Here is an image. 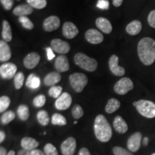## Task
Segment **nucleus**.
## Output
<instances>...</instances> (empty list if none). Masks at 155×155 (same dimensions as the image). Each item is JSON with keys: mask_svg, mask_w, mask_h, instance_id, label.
<instances>
[{"mask_svg": "<svg viewBox=\"0 0 155 155\" xmlns=\"http://www.w3.org/2000/svg\"><path fill=\"white\" fill-rule=\"evenodd\" d=\"M137 52L139 59L145 65H150L155 61V40L144 38L139 42Z\"/></svg>", "mask_w": 155, "mask_h": 155, "instance_id": "1", "label": "nucleus"}, {"mask_svg": "<svg viewBox=\"0 0 155 155\" xmlns=\"http://www.w3.org/2000/svg\"><path fill=\"white\" fill-rule=\"evenodd\" d=\"M94 133L101 142H107L112 137V129L106 118L102 114L96 116L94 121Z\"/></svg>", "mask_w": 155, "mask_h": 155, "instance_id": "2", "label": "nucleus"}, {"mask_svg": "<svg viewBox=\"0 0 155 155\" xmlns=\"http://www.w3.org/2000/svg\"><path fill=\"white\" fill-rule=\"evenodd\" d=\"M74 62L78 66L89 72H94L98 67V63L96 60L82 53L75 54L74 56Z\"/></svg>", "mask_w": 155, "mask_h": 155, "instance_id": "3", "label": "nucleus"}, {"mask_svg": "<svg viewBox=\"0 0 155 155\" xmlns=\"http://www.w3.org/2000/svg\"><path fill=\"white\" fill-rule=\"evenodd\" d=\"M133 105L141 116L148 119L155 117V104L154 102L147 100H139L134 102Z\"/></svg>", "mask_w": 155, "mask_h": 155, "instance_id": "4", "label": "nucleus"}, {"mask_svg": "<svg viewBox=\"0 0 155 155\" xmlns=\"http://www.w3.org/2000/svg\"><path fill=\"white\" fill-rule=\"evenodd\" d=\"M69 81L73 90L77 93H81L88 83V78L83 73H75L70 75Z\"/></svg>", "mask_w": 155, "mask_h": 155, "instance_id": "5", "label": "nucleus"}, {"mask_svg": "<svg viewBox=\"0 0 155 155\" xmlns=\"http://www.w3.org/2000/svg\"><path fill=\"white\" fill-rule=\"evenodd\" d=\"M134 88V83L129 78L124 77L116 82L114 87V91L119 95H125Z\"/></svg>", "mask_w": 155, "mask_h": 155, "instance_id": "6", "label": "nucleus"}, {"mask_svg": "<svg viewBox=\"0 0 155 155\" xmlns=\"http://www.w3.org/2000/svg\"><path fill=\"white\" fill-rule=\"evenodd\" d=\"M17 65L12 63H5L0 66V75L4 79H11L17 74Z\"/></svg>", "mask_w": 155, "mask_h": 155, "instance_id": "7", "label": "nucleus"}, {"mask_svg": "<svg viewBox=\"0 0 155 155\" xmlns=\"http://www.w3.org/2000/svg\"><path fill=\"white\" fill-rule=\"evenodd\" d=\"M51 48L53 50H55L56 53L61 54V55H65L68 53L71 50V46L68 42L63 41L61 39H53L50 42Z\"/></svg>", "mask_w": 155, "mask_h": 155, "instance_id": "8", "label": "nucleus"}, {"mask_svg": "<svg viewBox=\"0 0 155 155\" xmlns=\"http://www.w3.org/2000/svg\"><path fill=\"white\" fill-rule=\"evenodd\" d=\"M110 71L116 76H123L125 74V69L119 65V57L116 55H112L108 61Z\"/></svg>", "mask_w": 155, "mask_h": 155, "instance_id": "9", "label": "nucleus"}, {"mask_svg": "<svg viewBox=\"0 0 155 155\" xmlns=\"http://www.w3.org/2000/svg\"><path fill=\"white\" fill-rule=\"evenodd\" d=\"M61 152L63 155H73L76 150V140L73 137H68L62 143Z\"/></svg>", "mask_w": 155, "mask_h": 155, "instance_id": "10", "label": "nucleus"}, {"mask_svg": "<svg viewBox=\"0 0 155 155\" xmlns=\"http://www.w3.org/2000/svg\"><path fill=\"white\" fill-rule=\"evenodd\" d=\"M72 104V97L68 93H63L55 103V108L58 110H66Z\"/></svg>", "mask_w": 155, "mask_h": 155, "instance_id": "11", "label": "nucleus"}, {"mask_svg": "<svg viewBox=\"0 0 155 155\" xmlns=\"http://www.w3.org/2000/svg\"><path fill=\"white\" fill-rule=\"evenodd\" d=\"M61 25L60 18L57 16H50L44 20L42 24L43 30L46 32H53L59 28Z\"/></svg>", "mask_w": 155, "mask_h": 155, "instance_id": "12", "label": "nucleus"}, {"mask_svg": "<svg viewBox=\"0 0 155 155\" xmlns=\"http://www.w3.org/2000/svg\"><path fill=\"white\" fill-rule=\"evenodd\" d=\"M85 38L90 43L97 45L104 41V35L101 32L96 29H90L85 34Z\"/></svg>", "mask_w": 155, "mask_h": 155, "instance_id": "13", "label": "nucleus"}, {"mask_svg": "<svg viewBox=\"0 0 155 155\" xmlns=\"http://www.w3.org/2000/svg\"><path fill=\"white\" fill-rule=\"evenodd\" d=\"M141 134L136 132L129 137L127 141V147L131 152H136L139 150L141 146Z\"/></svg>", "mask_w": 155, "mask_h": 155, "instance_id": "14", "label": "nucleus"}, {"mask_svg": "<svg viewBox=\"0 0 155 155\" xmlns=\"http://www.w3.org/2000/svg\"><path fill=\"white\" fill-rule=\"evenodd\" d=\"M54 67L58 73L66 72L70 68V64L68 58L63 55L58 56L55 61Z\"/></svg>", "mask_w": 155, "mask_h": 155, "instance_id": "15", "label": "nucleus"}, {"mask_svg": "<svg viewBox=\"0 0 155 155\" xmlns=\"http://www.w3.org/2000/svg\"><path fill=\"white\" fill-rule=\"evenodd\" d=\"M79 30L73 22H66L63 26V35L68 39H73L78 35Z\"/></svg>", "mask_w": 155, "mask_h": 155, "instance_id": "16", "label": "nucleus"}, {"mask_svg": "<svg viewBox=\"0 0 155 155\" xmlns=\"http://www.w3.org/2000/svg\"><path fill=\"white\" fill-rule=\"evenodd\" d=\"M40 56L35 52L29 53L24 59V65L28 69H33L38 65Z\"/></svg>", "mask_w": 155, "mask_h": 155, "instance_id": "17", "label": "nucleus"}, {"mask_svg": "<svg viewBox=\"0 0 155 155\" xmlns=\"http://www.w3.org/2000/svg\"><path fill=\"white\" fill-rule=\"evenodd\" d=\"M96 25L97 28L99 29L102 32H104L106 34L111 33L112 30H113L110 21L106 18H104V17L97 18L96 20Z\"/></svg>", "mask_w": 155, "mask_h": 155, "instance_id": "18", "label": "nucleus"}, {"mask_svg": "<svg viewBox=\"0 0 155 155\" xmlns=\"http://www.w3.org/2000/svg\"><path fill=\"white\" fill-rule=\"evenodd\" d=\"M12 53L10 47L5 40L0 41V61H8L11 58Z\"/></svg>", "mask_w": 155, "mask_h": 155, "instance_id": "19", "label": "nucleus"}, {"mask_svg": "<svg viewBox=\"0 0 155 155\" xmlns=\"http://www.w3.org/2000/svg\"><path fill=\"white\" fill-rule=\"evenodd\" d=\"M33 12V7H32L28 4H23L17 6L13 9V14L18 17H24L29 15Z\"/></svg>", "mask_w": 155, "mask_h": 155, "instance_id": "20", "label": "nucleus"}, {"mask_svg": "<svg viewBox=\"0 0 155 155\" xmlns=\"http://www.w3.org/2000/svg\"><path fill=\"white\" fill-rule=\"evenodd\" d=\"M114 129L119 134H124L128 130V125L123 118L120 116H116L113 124Z\"/></svg>", "mask_w": 155, "mask_h": 155, "instance_id": "21", "label": "nucleus"}, {"mask_svg": "<svg viewBox=\"0 0 155 155\" xmlns=\"http://www.w3.org/2000/svg\"><path fill=\"white\" fill-rule=\"evenodd\" d=\"M61 80V75L58 72H52L45 77L44 83L47 86H54L56 83H59Z\"/></svg>", "mask_w": 155, "mask_h": 155, "instance_id": "22", "label": "nucleus"}, {"mask_svg": "<svg viewBox=\"0 0 155 155\" xmlns=\"http://www.w3.org/2000/svg\"><path fill=\"white\" fill-rule=\"evenodd\" d=\"M141 29H142V25L140 21L134 20L127 25L126 31L130 35H137L141 32Z\"/></svg>", "mask_w": 155, "mask_h": 155, "instance_id": "23", "label": "nucleus"}, {"mask_svg": "<svg viewBox=\"0 0 155 155\" xmlns=\"http://www.w3.org/2000/svg\"><path fill=\"white\" fill-rule=\"evenodd\" d=\"M21 146L23 149L32 151L39 146V142L32 137H24L21 141Z\"/></svg>", "mask_w": 155, "mask_h": 155, "instance_id": "24", "label": "nucleus"}, {"mask_svg": "<svg viewBox=\"0 0 155 155\" xmlns=\"http://www.w3.org/2000/svg\"><path fill=\"white\" fill-rule=\"evenodd\" d=\"M2 37L3 40L7 42H10L12 39V28L9 23L7 20H4L2 22Z\"/></svg>", "mask_w": 155, "mask_h": 155, "instance_id": "25", "label": "nucleus"}, {"mask_svg": "<svg viewBox=\"0 0 155 155\" xmlns=\"http://www.w3.org/2000/svg\"><path fill=\"white\" fill-rule=\"evenodd\" d=\"M120 107V102L119 100L116 98H111L108 101L105 107V111L108 114H112L116 111H117Z\"/></svg>", "mask_w": 155, "mask_h": 155, "instance_id": "26", "label": "nucleus"}, {"mask_svg": "<svg viewBox=\"0 0 155 155\" xmlns=\"http://www.w3.org/2000/svg\"><path fill=\"white\" fill-rule=\"evenodd\" d=\"M40 85V78L36 76L35 74H30L26 81V86L32 89L38 88Z\"/></svg>", "mask_w": 155, "mask_h": 155, "instance_id": "27", "label": "nucleus"}, {"mask_svg": "<svg viewBox=\"0 0 155 155\" xmlns=\"http://www.w3.org/2000/svg\"><path fill=\"white\" fill-rule=\"evenodd\" d=\"M17 114H18L19 118L22 121H26L28 119L29 116H30V111H29V108L28 106L20 105L17 108Z\"/></svg>", "mask_w": 155, "mask_h": 155, "instance_id": "28", "label": "nucleus"}, {"mask_svg": "<svg viewBox=\"0 0 155 155\" xmlns=\"http://www.w3.org/2000/svg\"><path fill=\"white\" fill-rule=\"evenodd\" d=\"M37 119L42 126H47L49 124L50 118L48 112L44 110L38 111L37 114Z\"/></svg>", "mask_w": 155, "mask_h": 155, "instance_id": "29", "label": "nucleus"}, {"mask_svg": "<svg viewBox=\"0 0 155 155\" xmlns=\"http://www.w3.org/2000/svg\"><path fill=\"white\" fill-rule=\"evenodd\" d=\"M52 124L53 125H58V126H65L66 125L67 121L66 119L63 115L60 114H54L52 116Z\"/></svg>", "mask_w": 155, "mask_h": 155, "instance_id": "30", "label": "nucleus"}, {"mask_svg": "<svg viewBox=\"0 0 155 155\" xmlns=\"http://www.w3.org/2000/svg\"><path fill=\"white\" fill-rule=\"evenodd\" d=\"M27 2L33 8L42 9L47 6V0H27Z\"/></svg>", "mask_w": 155, "mask_h": 155, "instance_id": "31", "label": "nucleus"}, {"mask_svg": "<svg viewBox=\"0 0 155 155\" xmlns=\"http://www.w3.org/2000/svg\"><path fill=\"white\" fill-rule=\"evenodd\" d=\"M15 114L12 111H6L3 114V115L1 116V123L2 124H8L12 121L15 119Z\"/></svg>", "mask_w": 155, "mask_h": 155, "instance_id": "32", "label": "nucleus"}, {"mask_svg": "<svg viewBox=\"0 0 155 155\" xmlns=\"http://www.w3.org/2000/svg\"><path fill=\"white\" fill-rule=\"evenodd\" d=\"M25 81V75L24 73L22 72H18L17 73V74L15 75V78H14V83H15V88L20 89L23 86V83H24Z\"/></svg>", "mask_w": 155, "mask_h": 155, "instance_id": "33", "label": "nucleus"}, {"mask_svg": "<svg viewBox=\"0 0 155 155\" xmlns=\"http://www.w3.org/2000/svg\"><path fill=\"white\" fill-rule=\"evenodd\" d=\"M19 21L21 24L22 25V27L27 30H32L34 28V24L32 22V21L28 18L27 16L19 17Z\"/></svg>", "mask_w": 155, "mask_h": 155, "instance_id": "34", "label": "nucleus"}, {"mask_svg": "<svg viewBox=\"0 0 155 155\" xmlns=\"http://www.w3.org/2000/svg\"><path fill=\"white\" fill-rule=\"evenodd\" d=\"M10 98L7 96H1L0 98V112L3 113L10 105Z\"/></svg>", "mask_w": 155, "mask_h": 155, "instance_id": "35", "label": "nucleus"}, {"mask_svg": "<svg viewBox=\"0 0 155 155\" xmlns=\"http://www.w3.org/2000/svg\"><path fill=\"white\" fill-rule=\"evenodd\" d=\"M63 88L61 86H52L48 91L49 96L53 97L54 98H58L61 96Z\"/></svg>", "mask_w": 155, "mask_h": 155, "instance_id": "36", "label": "nucleus"}, {"mask_svg": "<svg viewBox=\"0 0 155 155\" xmlns=\"http://www.w3.org/2000/svg\"><path fill=\"white\" fill-rule=\"evenodd\" d=\"M71 113H72L73 118L75 119H80V118H81L83 116V114H84L82 107L80 105H78V104L73 106Z\"/></svg>", "mask_w": 155, "mask_h": 155, "instance_id": "37", "label": "nucleus"}, {"mask_svg": "<svg viewBox=\"0 0 155 155\" xmlns=\"http://www.w3.org/2000/svg\"><path fill=\"white\" fill-rule=\"evenodd\" d=\"M46 101V98L44 95L40 94L35 97L33 99V105L37 108H41L45 105Z\"/></svg>", "mask_w": 155, "mask_h": 155, "instance_id": "38", "label": "nucleus"}, {"mask_svg": "<svg viewBox=\"0 0 155 155\" xmlns=\"http://www.w3.org/2000/svg\"><path fill=\"white\" fill-rule=\"evenodd\" d=\"M44 152L46 155H58L56 147L50 143H48L45 146Z\"/></svg>", "mask_w": 155, "mask_h": 155, "instance_id": "39", "label": "nucleus"}, {"mask_svg": "<svg viewBox=\"0 0 155 155\" xmlns=\"http://www.w3.org/2000/svg\"><path fill=\"white\" fill-rule=\"evenodd\" d=\"M114 155H134L129 151L122 148L121 147H115L113 148Z\"/></svg>", "mask_w": 155, "mask_h": 155, "instance_id": "40", "label": "nucleus"}, {"mask_svg": "<svg viewBox=\"0 0 155 155\" xmlns=\"http://www.w3.org/2000/svg\"><path fill=\"white\" fill-rule=\"evenodd\" d=\"M96 7L101 9H108L109 7V2L108 0H98Z\"/></svg>", "mask_w": 155, "mask_h": 155, "instance_id": "41", "label": "nucleus"}, {"mask_svg": "<svg viewBox=\"0 0 155 155\" xmlns=\"http://www.w3.org/2000/svg\"><path fill=\"white\" fill-rule=\"evenodd\" d=\"M2 5L6 10H10L12 8L13 5H14V1L13 0H0Z\"/></svg>", "mask_w": 155, "mask_h": 155, "instance_id": "42", "label": "nucleus"}, {"mask_svg": "<svg viewBox=\"0 0 155 155\" xmlns=\"http://www.w3.org/2000/svg\"><path fill=\"white\" fill-rule=\"evenodd\" d=\"M148 23L152 28H155V9L149 14Z\"/></svg>", "mask_w": 155, "mask_h": 155, "instance_id": "43", "label": "nucleus"}, {"mask_svg": "<svg viewBox=\"0 0 155 155\" xmlns=\"http://www.w3.org/2000/svg\"><path fill=\"white\" fill-rule=\"evenodd\" d=\"M46 51H47V56H48V59L49 60V61H51V60H53L54 58H55V55H54L53 53V49H52V48H45Z\"/></svg>", "mask_w": 155, "mask_h": 155, "instance_id": "44", "label": "nucleus"}, {"mask_svg": "<svg viewBox=\"0 0 155 155\" xmlns=\"http://www.w3.org/2000/svg\"><path fill=\"white\" fill-rule=\"evenodd\" d=\"M17 155H32V151L22 149V150H20L19 151Z\"/></svg>", "mask_w": 155, "mask_h": 155, "instance_id": "45", "label": "nucleus"}, {"mask_svg": "<svg viewBox=\"0 0 155 155\" xmlns=\"http://www.w3.org/2000/svg\"><path fill=\"white\" fill-rule=\"evenodd\" d=\"M78 155H91V153L88 149L83 147V148H81L80 151H79Z\"/></svg>", "mask_w": 155, "mask_h": 155, "instance_id": "46", "label": "nucleus"}, {"mask_svg": "<svg viewBox=\"0 0 155 155\" xmlns=\"http://www.w3.org/2000/svg\"><path fill=\"white\" fill-rule=\"evenodd\" d=\"M32 155H46V154L42 152L41 150H37V149H35V150L32 151Z\"/></svg>", "mask_w": 155, "mask_h": 155, "instance_id": "47", "label": "nucleus"}, {"mask_svg": "<svg viewBox=\"0 0 155 155\" xmlns=\"http://www.w3.org/2000/svg\"><path fill=\"white\" fill-rule=\"evenodd\" d=\"M124 0H113V5L116 7H119L122 5Z\"/></svg>", "mask_w": 155, "mask_h": 155, "instance_id": "48", "label": "nucleus"}, {"mask_svg": "<svg viewBox=\"0 0 155 155\" xmlns=\"http://www.w3.org/2000/svg\"><path fill=\"white\" fill-rule=\"evenodd\" d=\"M7 154L8 153H7V150H6L5 147H0V155H7Z\"/></svg>", "mask_w": 155, "mask_h": 155, "instance_id": "49", "label": "nucleus"}, {"mask_svg": "<svg viewBox=\"0 0 155 155\" xmlns=\"http://www.w3.org/2000/svg\"><path fill=\"white\" fill-rule=\"evenodd\" d=\"M5 139V134L4 131H0V142H3V141Z\"/></svg>", "mask_w": 155, "mask_h": 155, "instance_id": "50", "label": "nucleus"}, {"mask_svg": "<svg viewBox=\"0 0 155 155\" xmlns=\"http://www.w3.org/2000/svg\"><path fill=\"white\" fill-rule=\"evenodd\" d=\"M148 141H149V139H148V138H144V141H143V142H144V146H147V144H148Z\"/></svg>", "mask_w": 155, "mask_h": 155, "instance_id": "51", "label": "nucleus"}, {"mask_svg": "<svg viewBox=\"0 0 155 155\" xmlns=\"http://www.w3.org/2000/svg\"><path fill=\"white\" fill-rule=\"evenodd\" d=\"M7 155H15V152L13 150H11V151H9V152H8V154H7Z\"/></svg>", "mask_w": 155, "mask_h": 155, "instance_id": "52", "label": "nucleus"}, {"mask_svg": "<svg viewBox=\"0 0 155 155\" xmlns=\"http://www.w3.org/2000/svg\"><path fill=\"white\" fill-rule=\"evenodd\" d=\"M77 124V121H74V124Z\"/></svg>", "mask_w": 155, "mask_h": 155, "instance_id": "53", "label": "nucleus"}, {"mask_svg": "<svg viewBox=\"0 0 155 155\" xmlns=\"http://www.w3.org/2000/svg\"><path fill=\"white\" fill-rule=\"evenodd\" d=\"M152 155H155V153H154V154H152Z\"/></svg>", "mask_w": 155, "mask_h": 155, "instance_id": "54", "label": "nucleus"}, {"mask_svg": "<svg viewBox=\"0 0 155 155\" xmlns=\"http://www.w3.org/2000/svg\"><path fill=\"white\" fill-rule=\"evenodd\" d=\"M17 1H20V0H17Z\"/></svg>", "mask_w": 155, "mask_h": 155, "instance_id": "55", "label": "nucleus"}]
</instances>
